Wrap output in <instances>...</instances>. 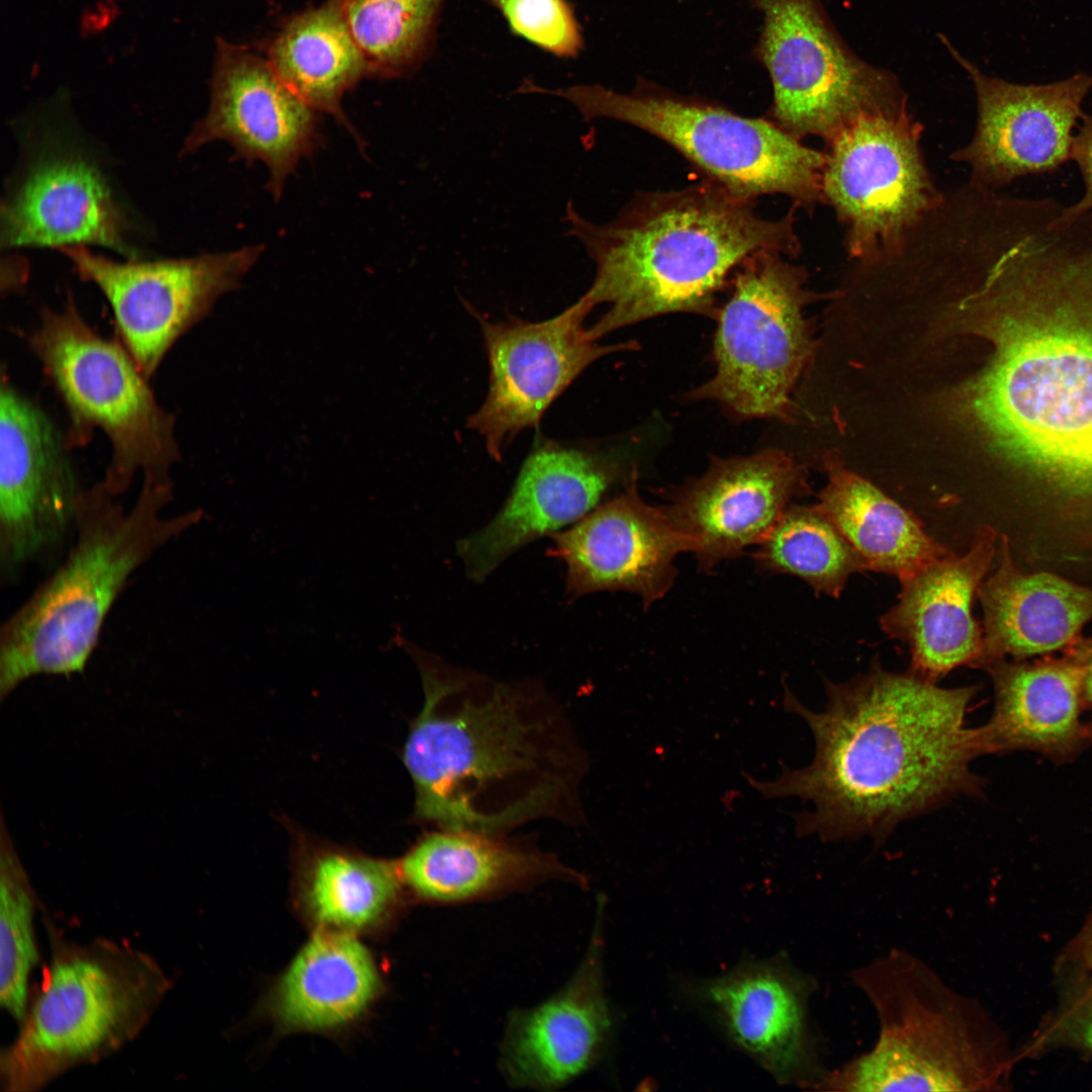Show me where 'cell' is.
<instances>
[{
	"label": "cell",
	"mask_w": 1092,
	"mask_h": 1092,
	"mask_svg": "<svg viewBox=\"0 0 1092 1092\" xmlns=\"http://www.w3.org/2000/svg\"><path fill=\"white\" fill-rule=\"evenodd\" d=\"M783 687V708L807 723L814 757L802 768L783 766L772 781L742 776L765 799L811 803L812 810L794 815L798 836L880 841L905 820L981 793L971 770L983 754L978 728L966 725L977 687L940 688L879 661L847 681L825 679L819 712Z\"/></svg>",
	"instance_id": "6da1fadb"
},
{
	"label": "cell",
	"mask_w": 1092,
	"mask_h": 1092,
	"mask_svg": "<svg viewBox=\"0 0 1092 1092\" xmlns=\"http://www.w3.org/2000/svg\"><path fill=\"white\" fill-rule=\"evenodd\" d=\"M406 646L425 691L403 749L416 816L490 836L536 818L565 817L583 762L544 698L453 670Z\"/></svg>",
	"instance_id": "7a4b0ae2"
},
{
	"label": "cell",
	"mask_w": 1092,
	"mask_h": 1092,
	"mask_svg": "<svg viewBox=\"0 0 1092 1092\" xmlns=\"http://www.w3.org/2000/svg\"><path fill=\"white\" fill-rule=\"evenodd\" d=\"M779 219L760 216L753 199L711 179L680 190L641 193L616 218L598 224L569 201L568 235L596 265L582 295L609 309L587 328L598 341L651 317L689 312L715 318L717 298L735 268L760 250L795 257L801 244L795 209Z\"/></svg>",
	"instance_id": "3957f363"
},
{
	"label": "cell",
	"mask_w": 1092,
	"mask_h": 1092,
	"mask_svg": "<svg viewBox=\"0 0 1092 1092\" xmlns=\"http://www.w3.org/2000/svg\"><path fill=\"white\" fill-rule=\"evenodd\" d=\"M964 296L991 317L996 352L960 388V414L1010 457L1069 488L1092 490V331L1018 316L992 275Z\"/></svg>",
	"instance_id": "277c9868"
},
{
	"label": "cell",
	"mask_w": 1092,
	"mask_h": 1092,
	"mask_svg": "<svg viewBox=\"0 0 1092 1092\" xmlns=\"http://www.w3.org/2000/svg\"><path fill=\"white\" fill-rule=\"evenodd\" d=\"M173 483L143 480L126 510L100 482L83 489L63 562L0 629V698L30 677L82 672L130 577L202 518L168 516Z\"/></svg>",
	"instance_id": "5b68a950"
},
{
	"label": "cell",
	"mask_w": 1092,
	"mask_h": 1092,
	"mask_svg": "<svg viewBox=\"0 0 1092 1092\" xmlns=\"http://www.w3.org/2000/svg\"><path fill=\"white\" fill-rule=\"evenodd\" d=\"M879 1034L869 1052L823 1076L822 1090H1002L1010 1059L982 1006L918 957L891 949L851 972Z\"/></svg>",
	"instance_id": "8992f818"
},
{
	"label": "cell",
	"mask_w": 1092,
	"mask_h": 1092,
	"mask_svg": "<svg viewBox=\"0 0 1092 1092\" xmlns=\"http://www.w3.org/2000/svg\"><path fill=\"white\" fill-rule=\"evenodd\" d=\"M50 962L0 1055L7 1092H34L110 1057L146 1028L172 988L150 954L107 938L66 939L48 923Z\"/></svg>",
	"instance_id": "52a82bcc"
},
{
	"label": "cell",
	"mask_w": 1092,
	"mask_h": 1092,
	"mask_svg": "<svg viewBox=\"0 0 1092 1092\" xmlns=\"http://www.w3.org/2000/svg\"><path fill=\"white\" fill-rule=\"evenodd\" d=\"M27 342L70 419L69 448L101 430L111 458L101 483L114 496L143 480L172 482L180 459L174 416L157 400L119 340L103 338L79 312L71 293L61 310L43 307Z\"/></svg>",
	"instance_id": "ba28073f"
},
{
	"label": "cell",
	"mask_w": 1092,
	"mask_h": 1092,
	"mask_svg": "<svg viewBox=\"0 0 1092 1092\" xmlns=\"http://www.w3.org/2000/svg\"><path fill=\"white\" fill-rule=\"evenodd\" d=\"M534 92L566 99L584 121L610 118L655 135L708 179L740 196L783 194L807 210L823 202L825 152L807 147L775 121L647 88L622 94L598 84L536 86Z\"/></svg>",
	"instance_id": "9c48e42d"
},
{
	"label": "cell",
	"mask_w": 1092,
	"mask_h": 1092,
	"mask_svg": "<svg viewBox=\"0 0 1092 1092\" xmlns=\"http://www.w3.org/2000/svg\"><path fill=\"white\" fill-rule=\"evenodd\" d=\"M784 256L754 252L731 274L714 318L715 372L690 398L712 400L745 420L792 417L793 391L815 345L804 310L818 295L806 287V268Z\"/></svg>",
	"instance_id": "30bf717a"
},
{
	"label": "cell",
	"mask_w": 1092,
	"mask_h": 1092,
	"mask_svg": "<svg viewBox=\"0 0 1092 1092\" xmlns=\"http://www.w3.org/2000/svg\"><path fill=\"white\" fill-rule=\"evenodd\" d=\"M758 53L774 88V121L829 143L859 116L907 106L895 77L853 55L816 0H756Z\"/></svg>",
	"instance_id": "8fae6325"
},
{
	"label": "cell",
	"mask_w": 1092,
	"mask_h": 1092,
	"mask_svg": "<svg viewBox=\"0 0 1092 1092\" xmlns=\"http://www.w3.org/2000/svg\"><path fill=\"white\" fill-rule=\"evenodd\" d=\"M907 106L859 116L826 144L823 202L845 226L852 261L895 247L941 198Z\"/></svg>",
	"instance_id": "7c38bea8"
},
{
	"label": "cell",
	"mask_w": 1092,
	"mask_h": 1092,
	"mask_svg": "<svg viewBox=\"0 0 1092 1092\" xmlns=\"http://www.w3.org/2000/svg\"><path fill=\"white\" fill-rule=\"evenodd\" d=\"M59 250L82 280L103 293L118 340L150 379L175 342L203 320L221 295L238 288L263 247L125 263L94 254L85 245Z\"/></svg>",
	"instance_id": "4fadbf2b"
},
{
	"label": "cell",
	"mask_w": 1092,
	"mask_h": 1092,
	"mask_svg": "<svg viewBox=\"0 0 1092 1092\" xmlns=\"http://www.w3.org/2000/svg\"><path fill=\"white\" fill-rule=\"evenodd\" d=\"M469 310L481 327L489 385L466 426L483 438L495 461L520 432L538 428L547 408L590 364L638 348L633 341L602 345L592 340L584 322L593 307L583 296L541 322L516 316L489 322L471 306Z\"/></svg>",
	"instance_id": "5bb4252c"
},
{
	"label": "cell",
	"mask_w": 1092,
	"mask_h": 1092,
	"mask_svg": "<svg viewBox=\"0 0 1092 1092\" xmlns=\"http://www.w3.org/2000/svg\"><path fill=\"white\" fill-rule=\"evenodd\" d=\"M40 405L3 376L0 392V577L15 582L73 537L83 488Z\"/></svg>",
	"instance_id": "9a60e30c"
},
{
	"label": "cell",
	"mask_w": 1092,
	"mask_h": 1092,
	"mask_svg": "<svg viewBox=\"0 0 1092 1092\" xmlns=\"http://www.w3.org/2000/svg\"><path fill=\"white\" fill-rule=\"evenodd\" d=\"M230 144L238 158L263 162L267 189L278 200L288 176L322 144L317 111L277 75L267 58L216 40L210 103L183 145L189 154L213 141Z\"/></svg>",
	"instance_id": "2e32d148"
},
{
	"label": "cell",
	"mask_w": 1092,
	"mask_h": 1092,
	"mask_svg": "<svg viewBox=\"0 0 1092 1092\" xmlns=\"http://www.w3.org/2000/svg\"><path fill=\"white\" fill-rule=\"evenodd\" d=\"M947 46L976 92L974 135L951 154L953 161L970 168L969 182L997 190L1025 175L1058 170L1071 160L1073 130L1092 89L1091 74L1044 85L1014 84L985 75Z\"/></svg>",
	"instance_id": "e0dca14e"
},
{
	"label": "cell",
	"mask_w": 1092,
	"mask_h": 1092,
	"mask_svg": "<svg viewBox=\"0 0 1092 1092\" xmlns=\"http://www.w3.org/2000/svg\"><path fill=\"white\" fill-rule=\"evenodd\" d=\"M808 489L804 469L767 448L714 457L707 470L667 492L661 506L702 571L742 555L771 531L791 502Z\"/></svg>",
	"instance_id": "ac0fdd59"
},
{
	"label": "cell",
	"mask_w": 1092,
	"mask_h": 1092,
	"mask_svg": "<svg viewBox=\"0 0 1092 1092\" xmlns=\"http://www.w3.org/2000/svg\"><path fill=\"white\" fill-rule=\"evenodd\" d=\"M638 478L634 466L620 493L552 534V553L566 566L571 598L623 590L639 596L648 609L671 589L675 558L689 547L662 508L642 498Z\"/></svg>",
	"instance_id": "d6986e66"
},
{
	"label": "cell",
	"mask_w": 1092,
	"mask_h": 1092,
	"mask_svg": "<svg viewBox=\"0 0 1092 1092\" xmlns=\"http://www.w3.org/2000/svg\"><path fill=\"white\" fill-rule=\"evenodd\" d=\"M621 477L620 465L602 453L541 441L526 458L498 514L458 543L466 573L481 581L521 547L578 522Z\"/></svg>",
	"instance_id": "ffe728a7"
},
{
	"label": "cell",
	"mask_w": 1092,
	"mask_h": 1092,
	"mask_svg": "<svg viewBox=\"0 0 1092 1092\" xmlns=\"http://www.w3.org/2000/svg\"><path fill=\"white\" fill-rule=\"evenodd\" d=\"M997 534L981 526L970 550L936 560L900 580L901 593L881 619L883 631L910 649V672L937 684L952 669L977 666L983 631L973 603L997 553Z\"/></svg>",
	"instance_id": "44dd1931"
},
{
	"label": "cell",
	"mask_w": 1092,
	"mask_h": 1092,
	"mask_svg": "<svg viewBox=\"0 0 1092 1092\" xmlns=\"http://www.w3.org/2000/svg\"><path fill=\"white\" fill-rule=\"evenodd\" d=\"M128 232L127 217L100 170L73 151L40 155L2 203L6 248L92 244L133 256Z\"/></svg>",
	"instance_id": "7402d4cb"
},
{
	"label": "cell",
	"mask_w": 1092,
	"mask_h": 1092,
	"mask_svg": "<svg viewBox=\"0 0 1092 1092\" xmlns=\"http://www.w3.org/2000/svg\"><path fill=\"white\" fill-rule=\"evenodd\" d=\"M600 937L574 976L542 1004L518 1011L509 1022L502 1067L512 1084L549 1090L583 1073L597 1059L610 1029L603 988Z\"/></svg>",
	"instance_id": "603a6c76"
},
{
	"label": "cell",
	"mask_w": 1092,
	"mask_h": 1092,
	"mask_svg": "<svg viewBox=\"0 0 1092 1092\" xmlns=\"http://www.w3.org/2000/svg\"><path fill=\"white\" fill-rule=\"evenodd\" d=\"M998 564L978 598L984 610L983 649L976 667L1068 647L1092 620V588L1048 572L1024 573L1008 538L997 544Z\"/></svg>",
	"instance_id": "cb8c5ba5"
},
{
	"label": "cell",
	"mask_w": 1092,
	"mask_h": 1092,
	"mask_svg": "<svg viewBox=\"0 0 1092 1092\" xmlns=\"http://www.w3.org/2000/svg\"><path fill=\"white\" fill-rule=\"evenodd\" d=\"M984 668L995 697L991 718L977 727L983 753L1029 749L1064 757L1084 743L1085 663L1066 653L1035 663L1001 659Z\"/></svg>",
	"instance_id": "d4e9b609"
},
{
	"label": "cell",
	"mask_w": 1092,
	"mask_h": 1092,
	"mask_svg": "<svg viewBox=\"0 0 1092 1092\" xmlns=\"http://www.w3.org/2000/svg\"><path fill=\"white\" fill-rule=\"evenodd\" d=\"M473 832L428 834L404 855L402 882L434 904L478 901L552 879L584 884L579 874L553 857L519 849Z\"/></svg>",
	"instance_id": "484cf974"
},
{
	"label": "cell",
	"mask_w": 1092,
	"mask_h": 1092,
	"mask_svg": "<svg viewBox=\"0 0 1092 1092\" xmlns=\"http://www.w3.org/2000/svg\"><path fill=\"white\" fill-rule=\"evenodd\" d=\"M379 989L369 950L350 932L326 930L299 950L274 993L283 1025L306 1030L342 1026L357 1018Z\"/></svg>",
	"instance_id": "4316f807"
},
{
	"label": "cell",
	"mask_w": 1092,
	"mask_h": 1092,
	"mask_svg": "<svg viewBox=\"0 0 1092 1092\" xmlns=\"http://www.w3.org/2000/svg\"><path fill=\"white\" fill-rule=\"evenodd\" d=\"M815 505L845 536L870 570L902 580L953 553L920 521L867 479L833 460Z\"/></svg>",
	"instance_id": "83f0119b"
},
{
	"label": "cell",
	"mask_w": 1092,
	"mask_h": 1092,
	"mask_svg": "<svg viewBox=\"0 0 1092 1092\" xmlns=\"http://www.w3.org/2000/svg\"><path fill=\"white\" fill-rule=\"evenodd\" d=\"M266 58L294 93L317 112L333 115L361 144L342 99L369 70L336 0L289 17Z\"/></svg>",
	"instance_id": "f1b7e54d"
},
{
	"label": "cell",
	"mask_w": 1092,
	"mask_h": 1092,
	"mask_svg": "<svg viewBox=\"0 0 1092 1092\" xmlns=\"http://www.w3.org/2000/svg\"><path fill=\"white\" fill-rule=\"evenodd\" d=\"M708 996L735 1041L779 1077L804 1054V1011L797 986L784 971L750 966L712 982Z\"/></svg>",
	"instance_id": "f546056e"
},
{
	"label": "cell",
	"mask_w": 1092,
	"mask_h": 1092,
	"mask_svg": "<svg viewBox=\"0 0 1092 1092\" xmlns=\"http://www.w3.org/2000/svg\"><path fill=\"white\" fill-rule=\"evenodd\" d=\"M400 879L399 870L388 861L326 850L305 872L303 899L318 924L350 932L376 924L393 910Z\"/></svg>",
	"instance_id": "4dcf8cb0"
},
{
	"label": "cell",
	"mask_w": 1092,
	"mask_h": 1092,
	"mask_svg": "<svg viewBox=\"0 0 1092 1092\" xmlns=\"http://www.w3.org/2000/svg\"><path fill=\"white\" fill-rule=\"evenodd\" d=\"M762 572L795 575L817 594L838 598L849 576L870 570L866 560L821 511L791 505L753 554Z\"/></svg>",
	"instance_id": "1f68e13d"
},
{
	"label": "cell",
	"mask_w": 1092,
	"mask_h": 1092,
	"mask_svg": "<svg viewBox=\"0 0 1092 1092\" xmlns=\"http://www.w3.org/2000/svg\"><path fill=\"white\" fill-rule=\"evenodd\" d=\"M369 75L411 73L427 57L445 0H336Z\"/></svg>",
	"instance_id": "d6a6232c"
},
{
	"label": "cell",
	"mask_w": 1092,
	"mask_h": 1092,
	"mask_svg": "<svg viewBox=\"0 0 1092 1092\" xmlns=\"http://www.w3.org/2000/svg\"><path fill=\"white\" fill-rule=\"evenodd\" d=\"M37 897L14 849L4 820L0 842V1004L18 1023L30 997L29 978L38 962Z\"/></svg>",
	"instance_id": "836d02e7"
},
{
	"label": "cell",
	"mask_w": 1092,
	"mask_h": 1092,
	"mask_svg": "<svg viewBox=\"0 0 1092 1092\" xmlns=\"http://www.w3.org/2000/svg\"><path fill=\"white\" fill-rule=\"evenodd\" d=\"M500 11L510 29L559 58H573L582 49V35L566 0H488Z\"/></svg>",
	"instance_id": "e575fe53"
},
{
	"label": "cell",
	"mask_w": 1092,
	"mask_h": 1092,
	"mask_svg": "<svg viewBox=\"0 0 1092 1092\" xmlns=\"http://www.w3.org/2000/svg\"><path fill=\"white\" fill-rule=\"evenodd\" d=\"M1074 971L1057 1009L1038 1028L1028 1054L1074 1049L1092 1055V978Z\"/></svg>",
	"instance_id": "d590c367"
},
{
	"label": "cell",
	"mask_w": 1092,
	"mask_h": 1092,
	"mask_svg": "<svg viewBox=\"0 0 1092 1092\" xmlns=\"http://www.w3.org/2000/svg\"><path fill=\"white\" fill-rule=\"evenodd\" d=\"M1074 135L1071 160L1077 164L1084 181L1083 196L1075 204L1063 206L1061 217L1070 219L1092 210V115L1083 113Z\"/></svg>",
	"instance_id": "8d00e7d4"
},
{
	"label": "cell",
	"mask_w": 1092,
	"mask_h": 1092,
	"mask_svg": "<svg viewBox=\"0 0 1092 1092\" xmlns=\"http://www.w3.org/2000/svg\"><path fill=\"white\" fill-rule=\"evenodd\" d=\"M1066 957L1070 968L1092 978V912L1072 940Z\"/></svg>",
	"instance_id": "74e56055"
},
{
	"label": "cell",
	"mask_w": 1092,
	"mask_h": 1092,
	"mask_svg": "<svg viewBox=\"0 0 1092 1092\" xmlns=\"http://www.w3.org/2000/svg\"><path fill=\"white\" fill-rule=\"evenodd\" d=\"M1067 652L1080 660L1092 658V638L1077 639L1067 647Z\"/></svg>",
	"instance_id": "f35d334b"
},
{
	"label": "cell",
	"mask_w": 1092,
	"mask_h": 1092,
	"mask_svg": "<svg viewBox=\"0 0 1092 1092\" xmlns=\"http://www.w3.org/2000/svg\"><path fill=\"white\" fill-rule=\"evenodd\" d=\"M1080 661L1086 664V672L1084 678V696L1092 706V658Z\"/></svg>",
	"instance_id": "ab89813d"
}]
</instances>
